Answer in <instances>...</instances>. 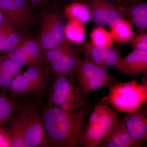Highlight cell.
<instances>
[{"label":"cell","instance_id":"9a60e30c","mask_svg":"<svg viewBox=\"0 0 147 147\" xmlns=\"http://www.w3.org/2000/svg\"><path fill=\"white\" fill-rule=\"evenodd\" d=\"M22 38L13 22L5 16L0 26V52H10L21 42Z\"/></svg>","mask_w":147,"mask_h":147},{"label":"cell","instance_id":"4fadbf2b","mask_svg":"<svg viewBox=\"0 0 147 147\" xmlns=\"http://www.w3.org/2000/svg\"><path fill=\"white\" fill-rule=\"evenodd\" d=\"M80 53V50L73 47L44 68L52 79L59 75L75 76L76 61L79 57Z\"/></svg>","mask_w":147,"mask_h":147},{"label":"cell","instance_id":"6da1fadb","mask_svg":"<svg viewBox=\"0 0 147 147\" xmlns=\"http://www.w3.org/2000/svg\"><path fill=\"white\" fill-rule=\"evenodd\" d=\"M91 110L88 102L79 109L65 110L47 103L40 113L49 147H80V140Z\"/></svg>","mask_w":147,"mask_h":147},{"label":"cell","instance_id":"83f0119b","mask_svg":"<svg viewBox=\"0 0 147 147\" xmlns=\"http://www.w3.org/2000/svg\"><path fill=\"white\" fill-rule=\"evenodd\" d=\"M51 0H28L32 5L36 7H43L47 5Z\"/></svg>","mask_w":147,"mask_h":147},{"label":"cell","instance_id":"d6986e66","mask_svg":"<svg viewBox=\"0 0 147 147\" xmlns=\"http://www.w3.org/2000/svg\"><path fill=\"white\" fill-rule=\"evenodd\" d=\"M64 14L69 21H76L85 25L92 19L90 11L85 3L75 1L66 6Z\"/></svg>","mask_w":147,"mask_h":147},{"label":"cell","instance_id":"30bf717a","mask_svg":"<svg viewBox=\"0 0 147 147\" xmlns=\"http://www.w3.org/2000/svg\"><path fill=\"white\" fill-rule=\"evenodd\" d=\"M82 50L84 58L104 67H114L120 72L128 75L122 61L120 53L113 47H96L90 41H85L83 43Z\"/></svg>","mask_w":147,"mask_h":147},{"label":"cell","instance_id":"ac0fdd59","mask_svg":"<svg viewBox=\"0 0 147 147\" xmlns=\"http://www.w3.org/2000/svg\"><path fill=\"white\" fill-rule=\"evenodd\" d=\"M17 46L22 49L28 62V67L41 66L43 53L36 40L30 37H23Z\"/></svg>","mask_w":147,"mask_h":147},{"label":"cell","instance_id":"9c48e42d","mask_svg":"<svg viewBox=\"0 0 147 147\" xmlns=\"http://www.w3.org/2000/svg\"><path fill=\"white\" fill-rule=\"evenodd\" d=\"M0 12L13 22L19 32L30 26L32 11L27 0H0Z\"/></svg>","mask_w":147,"mask_h":147},{"label":"cell","instance_id":"5bb4252c","mask_svg":"<svg viewBox=\"0 0 147 147\" xmlns=\"http://www.w3.org/2000/svg\"><path fill=\"white\" fill-rule=\"evenodd\" d=\"M126 117L118 123L98 145L99 147H134L125 125Z\"/></svg>","mask_w":147,"mask_h":147},{"label":"cell","instance_id":"ba28073f","mask_svg":"<svg viewBox=\"0 0 147 147\" xmlns=\"http://www.w3.org/2000/svg\"><path fill=\"white\" fill-rule=\"evenodd\" d=\"M65 25L57 10L47 13L42 19L36 40L42 53L51 50L64 39Z\"/></svg>","mask_w":147,"mask_h":147},{"label":"cell","instance_id":"4316f807","mask_svg":"<svg viewBox=\"0 0 147 147\" xmlns=\"http://www.w3.org/2000/svg\"><path fill=\"white\" fill-rule=\"evenodd\" d=\"M128 21L131 25H134L141 30H146L147 17H127Z\"/></svg>","mask_w":147,"mask_h":147},{"label":"cell","instance_id":"52a82bcc","mask_svg":"<svg viewBox=\"0 0 147 147\" xmlns=\"http://www.w3.org/2000/svg\"><path fill=\"white\" fill-rule=\"evenodd\" d=\"M119 113L105 102L102 115L94 124L86 125L80 140V147H97L118 123Z\"/></svg>","mask_w":147,"mask_h":147},{"label":"cell","instance_id":"1f68e13d","mask_svg":"<svg viewBox=\"0 0 147 147\" xmlns=\"http://www.w3.org/2000/svg\"><path fill=\"white\" fill-rule=\"evenodd\" d=\"M115 1V2L117 4L119 5H121V3L120 0H114Z\"/></svg>","mask_w":147,"mask_h":147},{"label":"cell","instance_id":"d6a6232c","mask_svg":"<svg viewBox=\"0 0 147 147\" xmlns=\"http://www.w3.org/2000/svg\"><path fill=\"white\" fill-rule=\"evenodd\" d=\"M53 1H54V2H55V3H57L59 1V0H53Z\"/></svg>","mask_w":147,"mask_h":147},{"label":"cell","instance_id":"8fae6325","mask_svg":"<svg viewBox=\"0 0 147 147\" xmlns=\"http://www.w3.org/2000/svg\"><path fill=\"white\" fill-rule=\"evenodd\" d=\"M114 0H86L92 19L100 26L110 27L123 18V14Z\"/></svg>","mask_w":147,"mask_h":147},{"label":"cell","instance_id":"e0dca14e","mask_svg":"<svg viewBox=\"0 0 147 147\" xmlns=\"http://www.w3.org/2000/svg\"><path fill=\"white\" fill-rule=\"evenodd\" d=\"M22 68L5 55L0 56V92L7 95L13 79Z\"/></svg>","mask_w":147,"mask_h":147},{"label":"cell","instance_id":"7a4b0ae2","mask_svg":"<svg viewBox=\"0 0 147 147\" xmlns=\"http://www.w3.org/2000/svg\"><path fill=\"white\" fill-rule=\"evenodd\" d=\"M40 100H31L18 103L11 116L10 129L7 130L11 139L24 140L26 147H49L40 113Z\"/></svg>","mask_w":147,"mask_h":147},{"label":"cell","instance_id":"603a6c76","mask_svg":"<svg viewBox=\"0 0 147 147\" xmlns=\"http://www.w3.org/2000/svg\"><path fill=\"white\" fill-rule=\"evenodd\" d=\"M18 104L16 100L0 92V129L10 118Z\"/></svg>","mask_w":147,"mask_h":147},{"label":"cell","instance_id":"8992f818","mask_svg":"<svg viewBox=\"0 0 147 147\" xmlns=\"http://www.w3.org/2000/svg\"><path fill=\"white\" fill-rule=\"evenodd\" d=\"M74 76L81 92L88 97L92 92L102 88H108L118 82L107 69L84 58L76 61Z\"/></svg>","mask_w":147,"mask_h":147},{"label":"cell","instance_id":"d4e9b609","mask_svg":"<svg viewBox=\"0 0 147 147\" xmlns=\"http://www.w3.org/2000/svg\"><path fill=\"white\" fill-rule=\"evenodd\" d=\"M133 50L147 51V34H134L128 42Z\"/></svg>","mask_w":147,"mask_h":147},{"label":"cell","instance_id":"f1b7e54d","mask_svg":"<svg viewBox=\"0 0 147 147\" xmlns=\"http://www.w3.org/2000/svg\"><path fill=\"white\" fill-rule=\"evenodd\" d=\"M121 3H122V2H134L138 1L140 0H120Z\"/></svg>","mask_w":147,"mask_h":147},{"label":"cell","instance_id":"7402d4cb","mask_svg":"<svg viewBox=\"0 0 147 147\" xmlns=\"http://www.w3.org/2000/svg\"><path fill=\"white\" fill-rule=\"evenodd\" d=\"M73 48L72 44L64 38L60 44L43 53L41 66L44 68L47 67Z\"/></svg>","mask_w":147,"mask_h":147},{"label":"cell","instance_id":"484cf974","mask_svg":"<svg viewBox=\"0 0 147 147\" xmlns=\"http://www.w3.org/2000/svg\"><path fill=\"white\" fill-rule=\"evenodd\" d=\"M127 17H147V4L141 3L131 6L127 10Z\"/></svg>","mask_w":147,"mask_h":147},{"label":"cell","instance_id":"ffe728a7","mask_svg":"<svg viewBox=\"0 0 147 147\" xmlns=\"http://www.w3.org/2000/svg\"><path fill=\"white\" fill-rule=\"evenodd\" d=\"M109 32L113 40L121 44L128 42L134 34L131 24L123 18L111 26Z\"/></svg>","mask_w":147,"mask_h":147},{"label":"cell","instance_id":"2e32d148","mask_svg":"<svg viewBox=\"0 0 147 147\" xmlns=\"http://www.w3.org/2000/svg\"><path fill=\"white\" fill-rule=\"evenodd\" d=\"M122 61L129 76L135 78L147 74V51L133 50L122 57Z\"/></svg>","mask_w":147,"mask_h":147},{"label":"cell","instance_id":"5b68a950","mask_svg":"<svg viewBox=\"0 0 147 147\" xmlns=\"http://www.w3.org/2000/svg\"><path fill=\"white\" fill-rule=\"evenodd\" d=\"M88 102V97L79 89L75 76L53 77L47 95V105L65 110L79 109Z\"/></svg>","mask_w":147,"mask_h":147},{"label":"cell","instance_id":"44dd1931","mask_svg":"<svg viewBox=\"0 0 147 147\" xmlns=\"http://www.w3.org/2000/svg\"><path fill=\"white\" fill-rule=\"evenodd\" d=\"M85 25L76 21H69L65 28L64 38L71 44H83L85 41Z\"/></svg>","mask_w":147,"mask_h":147},{"label":"cell","instance_id":"3957f363","mask_svg":"<svg viewBox=\"0 0 147 147\" xmlns=\"http://www.w3.org/2000/svg\"><path fill=\"white\" fill-rule=\"evenodd\" d=\"M141 83L137 80L117 82L108 87V104L118 113L128 114L144 108L147 103V83L145 76Z\"/></svg>","mask_w":147,"mask_h":147},{"label":"cell","instance_id":"277c9868","mask_svg":"<svg viewBox=\"0 0 147 147\" xmlns=\"http://www.w3.org/2000/svg\"><path fill=\"white\" fill-rule=\"evenodd\" d=\"M52 79L42 66L28 68L13 79L7 93L8 96L16 101L40 100L48 93Z\"/></svg>","mask_w":147,"mask_h":147},{"label":"cell","instance_id":"f546056e","mask_svg":"<svg viewBox=\"0 0 147 147\" xmlns=\"http://www.w3.org/2000/svg\"><path fill=\"white\" fill-rule=\"evenodd\" d=\"M4 15L3 13H2L0 12V26H1L2 23L4 19Z\"/></svg>","mask_w":147,"mask_h":147},{"label":"cell","instance_id":"cb8c5ba5","mask_svg":"<svg viewBox=\"0 0 147 147\" xmlns=\"http://www.w3.org/2000/svg\"><path fill=\"white\" fill-rule=\"evenodd\" d=\"M91 43L97 47H113V41L110 32L101 27L95 28L90 35Z\"/></svg>","mask_w":147,"mask_h":147},{"label":"cell","instance_id":"7c38bea8","mask_svg":"<svg viewBox=\"0 0 147 147\" xmlns=\"http://www.w3.org/2000/svg\"><path fill=\"white\" fill-rule=\"evenodd\" d=\"M144 108L126 117L125 125L134 147H142L147 141V112Z\"/></svg>","mask_w":147,"mask_h":147},{"label":"cell","instance_id":"4dcf8cb0","mask_svg":"<svg viewBox=\"0 0 147 147\" xmlns=\"http://www.w3.org/2000/svg\"><path fill=\"white\" fill-rule=\"evenodd\" d=\"M86 0H69L70 2H73L75 1H79V2H85Z\"/></svg>","mask_w":147,"mask_h":147}]
</instances>
